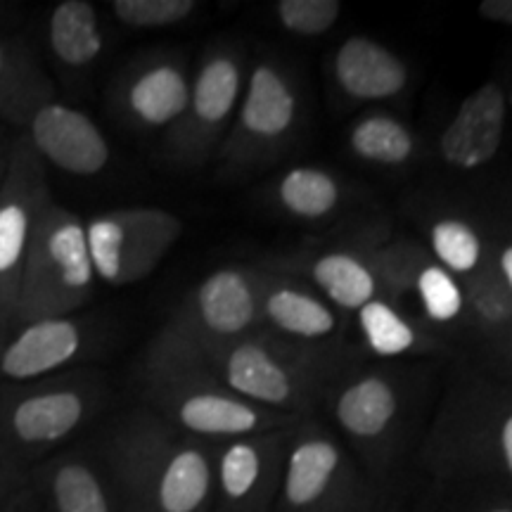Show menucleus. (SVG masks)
Instances as JSON below:
<instances>
[{
	"label": "nucleus",
	"instance_id": "f257e3e1",
	"mask_svg": "<svg viewBox=\"0 0 512 512\" xmlns=\"http://www.w3.org/2000/svg\"><path fill=\"white\" fill-rule=\"evenodd\" d=\"M93 280L86 221L50 197L24 259L15 328L41 318L72 316L91 297Z\"/></svg>",
	"mask_w": 512,
	"mask_h": 512
},
{
	"label": "nucleus",
	"instance_id": "f03ea898",
	"mask_svg": "<svg viewBox=\"0 0 512 512\" xmlns=\"http://www.w3.org/2000/svg\"><path fill=\"white\" fill-rule=\"evenodd\" d=\"M50 200L46 162L27 136H19L8 152L0 188V323L15 328L19 280L24 259L43 207Z\"/></svg>",
	"mask_w": 512,
	"mask_h": 512
},
{
	"label": "nucleus",
	"instance_id": "7ed1b4c3",
	"mask_svg": "<svg viewBox=\"0 0 512 512\" xmlns=\"http://www.w3.org/2000/svg\"><path fill=\"white\" fill-rule=\"evenodd\" d=\"M178 235L181 221L164 209H119L86 221L93 271L110 285H131L147 278Z\"/></svg>",
	"mask_w": 512,
	"mask_h": 512
},
{
	"label": "nucleus",
	"instance_id": "20e7f679",
	"mask_svg": "<svg viewBox=\"0 0 512 512\" xmlns=\"http://www.w3.org/2000/svg\"><path fill=\"white\" fill-rule=\"evenodd\" d=\"M24 136L43 162L72 176H95L110 162V145L93 119L57 100L34 112Z\"/></svg>",
	"mask_w": 512,
	"mask_h": 512
},
{
	"label": "nucleus",
	"instance_id": "39448f33",
	"mask_svg": "<svg viewBox=\"0 0 512 512\" xmlns=\"http://www.w3.org/2000/svg\"><path fill=\"white\" fill-rule=\"evenodd\" d=\"M83 347V330L72 316L19 325L0 351V380L34 382L72 363Z\"/></svg>",
	"mask_w": 512,
	"mask_h": 512
},
{
	"label": "nucleus",
	"instance_id": "423d86ee",
	"mask_svg": "<svg viewBox=\"0 0 512 512\" xmlns=\"http://www.w3.org/2000/svg\"><path fill=\"white\" fill-rule=\"evenodd\" d=\"M5 427L22 446L41 448L69 437L86 415V399L67 384H38L12 396L5 406Z\"/></svg>",
	"mask_w": 512,
	"mask_h": 512
},
{
	"label": "nucleus",
	"instance_id": "0eeeda50",
	"mask_svg": "<svg viewBox=\"0 0 512 512\" xmlns=\"http://www.w3.org/2000/svg\"><path fill=\"white\" fill-rule=\"evenodd\" d=\"M254 320V297L247 278L233 268L211 273L197 287L185 316L164 337L162 349L183 342L195 330L216 337L238 335Z\"/></svg>",
	"mask_w": 512,
	"mask_h": 512
},
{
	"label": "nucleus",
	"instance_id": "6e6552de",
	"mask_svg": "<svg viewBox=\"0 0 512 512\" xmlns=\"http://www.w3.org/2000/svg\"><path fill=\"white\" fill-rule=\"evenodd\" d=\"M505 98L496 83L467 95L441 136V155L458 169H477L496 155L503 140Z\"/></svg>",
	"mask_w": 512,
	"mask_h": 512
},
{
	"label": "nucleus",
	"instance_id": "1a4fd4ad",
	"mask_svg": "<svg viewBox=\"0 0 512 512\" xmlns=\"http://www.w3.org/2000/svg\"><path fill=\"white\" fill-rule=\"evenodd\" d=\"M335 74L344 93L358 100H387L406 86V67L392 50L370 38L354 36L335 57Z\"/></svg>",
	"mask_w": 512,
	"mask_h": 512
},
{
	"label": "nucleus",
	"instance_id": "9d476101",
	"mask_svg": "<svg viewBox=\"0 0 512 512\" xmlns=\"http://www.w3.org/2000/svg\"><path fill=\"white\" fill-rule=\"evenodd\" d=\"M55 100L53 81L24 43L0 36V121L27 128L36 110Z\"/></svg>",
	"mask_w": 512,
	"mask_h": 512
},
{
	"label": "nucleus",
	"instance_id": "9b49d317",
	"mask_svg": "<svg viewBox=\"0 0 512 512\" xmlns=\"http://www.w3.org/2000/svg\"><path fill=\"white\" fill-rule=\"evenodd\" d=\"M240 95V69L230 57L216 55L204 62L195 86H190V105L183 114V140L188 150H195L197 138L209 128L223 124L233 112Z\"/></svg>",
	"mask_w": 512,
	"mask_h": 512
},
{
	"label": "nucleus",
	"instance_id": "f8f14e48",
	"mask_svg": "<svg viewBox=\"0 0 512 512\" xmlns=\"http://www.w3.org/2000/svg\"><path fill=\"white\" fill-rule=\"evenodd\" d=\"M190 105V83L183 69L155 62L140 69L126 88V107L138 124L159 128L183 119Z\"/></svg>",
	"mask_w": 512,
	"mask_h": 512
},
{
	"label": "nucleus",
	"instance_id": "ddd939ff",
	"mask_svg": "<svg viewBox=\"0 0 512 512\" xmlns=\"http://www.w3.org/2000/svg\"><path fill=\"white\" fill-rule=\"evenodd\" d=\"M48 43L64 67L81 69L102 53L98 12L86 0H64L55 5L48 19Z\"/></svg>",
	"mask_w": 512,
	"mask_h": 512
},
{
	"label": "nucleus",
	"instance_id": "4468645a",
	"mask_svg": "<svg viewBox=\"0 0 512 512\" xmlns=\"http://www.w3.org/2000/svg\"><path fill=\"white\" fill-rule=\"evenodd\" d=\"M294 95L283 76L268 64L254 69L242 102V126L259 138L283 136L294 121Z\"/></svg>",
	"mask_w": 512,
	"mask_h": 512
},
{
	"label": "nucleus",
	"instance_id": "2eb2a0df",
	"mask_svg": "<svg viewBox=\"0 0 512 512\" xmlns=\"http://www.w3.org/2000/svg\"><path fill=\"white\" fill-rule=\"evenodd\" d=\"M226 382L238 394L264 403H283L290 399V377L264 349L256 344H240L226 358Z\"/></svg>",
	"mask_w": 512,
	"mask_h": 512
},
{
	"label": "nucleus",
	"instance_id": "dca6fc26",
	"mask_svg": "<svg viewBox=\"0 0 512 512\" xmlns=\"http://www.w3.org/2000/svg\"><path fill=\"white\" fill-rule=\"evenodd\" d=\"M209 463L195 448L169 458L157 482V505L162 512H195L209 494Z\"/></svg>",
	"mask_w": 512,
	"mask_h": 512
},
{
	"label": "nucleus",
	"instance_id": "f3484780",
	"mask_svg": "<svg viewBox=\"0 0 512 512\" xmlns=\"http://www.w3.org/2000/svg\"><path fill=\"white\" fill-rule=\"evenodd\" d=\"M396 413V396L387 382L380 377H366V380L351 384L339 396L337 418L342 427L356 437H375Z\"/></svg>",
	"mask_w": 512,
	"mask_h": 512
},
{
	"label": "nucleus",
	"instance_id": "a211bd4d",
	"mask_svg": "<svg viewBox=\"0 0 512 512\" xmlns=\"http://www.w3.org/2000/svg\"><path fill=\"white\" fill-rule=\"evenodd\" d=\"M178 420L197 434H245L256 427V413L247 403L214 392L185 396L178 403Z\"/></svg>",
	"mask_w": 512,
	"mask_h": 512
},
{
	"label": "nucleus",
	"instance_id": "6ab92c4d",
	"mask_svg": "<svg viewBox=\"0 0 512 512\" xmlns=\"http://www.w3.org/2000/svg\"><path fill=\"white\" fill-rule=\"evenodd\" d=\"M313 280L342 309H363L373 302L375 275L351 254H325L313 266Z\"/></svg>",
	"mask_w": 512,
	"mask_h": 512
},
{
	"label": "nucleus",
	"instance_id": "aec40b11",
	"mask_svg": "<svg viewBox=\"0 0 512 512\" xmlns=\"http://www.w3.org/2000/svg\"><path fill=\"white\" fill-rule=\"evenodd\" d=\"M337 448L328 441H309L292 453L287 470V498L294 505H309L323 494L337 467Z\"/></svg>",
	"mask_w": 512,
	"mask_h": 512
},
{
	"label": "nucleus",
	"instance_id": "412c9836",
	"mask_svg": "<svg viewBox=\"0 0 512 512\" xmlns=\"http://www.w3.org/2000/svg\"><path fill=\"white\" fill-rule=\"evenodd\" d=\"M55 512H110L105 489L88 465L79 460L60 463L50 475Z\"/></svg>",
	"mask_w": 512,
	"mask_h": 512
},
{
	"label": "nucleus",
	"instance_id": "4be33fe9",
	"mask_svg": "<svg viewBox=\"0 0 512 512\" xmlns=\"http://www.w3.org/2000/svg\"><path fill=\"white\" fill-rule=\"evenodd\" d=\"M266 313L280 330L299 337H325L335 328V316L330 309L297 290H278L271 294Z\"/></svg>",
	"mask_w": 512,
	"mask_h": 512
},
{
	"label": "nucleus",
	"instance_id": "5701e85b",
	"mask_svg": "<svg viewBox=\"0 0 512 512\" xmlns=\"http://www.w3.org/2000/svg\"><path fill=\"white\" fill-rule=\"evenodd\" d=\"M351 147L358 157L377 164H403L413 152V138L408 128L392 117L363 119L351 133Z\"/></svg>",
	"mask_w": 512,
	"mask_h": 512
},
{
	"label": "nucleus",
	"instance_id": "b1692460",
	"mask_svg": "<svg viewBox=\"0 0 512 512\" xmlns=\"http://www.w3.org/2000/svg\"><path fill=\"white\" fill-rule=\"evenodd\" d=\"M280 200L292 214L304 216V219H320L330 214L339 200V188L335 178L325 171L292 169L280 183Z\"/></svg>",
	"mask_w": 512,
	"mask_h": 512
},
{
	"label": "nucleus",
	"instance_id": "393cba45",
	"mask_svg": "<svg viewBox=\"0 0 512 512\" xmlns=\"http://www.w3.org/2000/svg\"><path fill=\"white\" fill-rule=\"evenodd\" d=\"M358 323H361L363 335L377 356H399L415 344L411 325L392 306L377 302V299L358 309Z\"/></svg>",
	"mask_w": 512,
	"mask_h": 512
},
{
	"label": "nucleus",
	"instance_id": "a878e982",
	"mask_svg": "<svg viewBox=\"0 0 512 512\" xmlns=\"http://www.w3.org/2000/svg\"><path fill=\"white\" fill-rule=\"evenodd\" d=\"M432 249L441 264L448 271L456 273H470L479 264V256H482V245H479L477 233L458 219H444L434 223Z\"/></svg>",
	"mask_w": 512,
	"mask_h": 512
},
{
	"label": "nucleus",
	"instance_id": "bb28decb",
	"mask_svg": "<svg viewBox=\"0 0 512 512\" xmlns=\"http://www.w3.org/2000/svg\"><path fill=\"white\" fill-rule=\"evenodd\" d=\"M197 5L192 0H117L114 17L133 29H164L188 19Z\"/></svg>",
	"mask_w": 512,
	"mask_h": 512
},
{
	"label": "nucleus",
	"instance_id": "cd10ccee",
	"mask_svg": "<svg viewBox=\"0 0 512 512\" xmlns=\"http://www.w3.org/2000/svg\"><path fill=\"white\" fill-rule=\"evenodd\" d=\"M427 316L437 323H448L463 309V292L451 273L441 266H425L415 280Z\"/></svg>",
	"mask_w": 512,
	"mask_h": 512
},
{
	"label": "nucleus",
	"instance_id": "c85d7f7f",
	"mask_svg": "<svg viewBox=\"0 0 512 512\" xmlns=\"http://www.w3.org/2000/svg\"><path fill=\"white\" fill-rule=\"evenodd\" d=\"M342 5L337 0H280L278 17L283 27L299 36L325 34L339 19Z\"/></svg>",
	"mask_w": 512,
	"mask_h": 512
},
{
	"label": "nucleus",
	"instance_id": "c756f323",
	"mask_svg": "<svg viewBox=\"0 0 512 512\" xmlns=\"http://www.w3.org/2000/svg\"><path fill=\"white\" fill-rule=\"evenodd\" d=\"M259 477V456L252 446L235 444L221 460V484L228 496L242 498Z\"/></svg>",
	"mask_w": 512,
	"mask_h": 512
},
{
	"label": "nucleus",
	"instance_id": "7c9ffc66",
	"mask_svg": "<svg viewBox=\"0 0 512 512\" xmlns=\"http://www.w3.org/2000/svg\"><path fill=\"white\" fill-rule=\"evenodd\" d=\"M470 302L475 311L489 323H503L512 316V292L508 285L491 273L475 278L470 283Z\"/></svg>",
	"mask_w": 512,
	"mask_h": 512
},
{
	"label": "nucleus",
	"instance_id": "2f4dec72",
	"mask_svg": "<svg viewBox=\"0 0 512 512\" xmlns=\"http://www.w3.org/2000/svg\"><path fill=\"white\" fill-rule=\"evenodd\" d=\"M479 15L491 19V22L512 24V0H486L479 5Z\"/></svg>",
	"mask_w": 512,
	"mask_h": 512
},
{
	"label": "nucleus",
	"instance_id": "473e14b6",
	"mask_svg": "<svg viewBox=\"0 0 512 512\" xmlns=\"http://www.w3.org/2000/svg\"><path fill=\"white\" fill-rule=\"evenodd\" d=\"M501 441H503V453H505V460H508V467H510V472H512V418H510L508 422H505Z\"/></svg>",
	"mask_w": 512,
	"mask_h": 512
},
{
	"label": "nucleus",
	"instance_id": "72a5a7b5",
	"mask_svg": "<svg viewBox=\"0 0 512 512\" xmlns=\"http://www.w3.org/2000/svg\"><path fill=\"white\" fill-rule=\"evenodd\" d=\"M501 271H503V278L505 283H508L510 292H512V247H508L501 256Z\"/></svg>",
	"mask_w": 512,
	"mask_h": 512
},
{
	"label": "nucleus",
	"instance_id": "f704fd0d",
	"mask_svg": "<svg viewBox=\"0 0 512 512\" xmlns=\"http://www.w3.org/2000/svg\"><path fill=\"white\" fill-rule=\"evenodd\" d=\"M5 166H8V157L0 159V188H3V178H5Z\"/></svg>",
	"mask_w": 512,
	"mask_h": 512
},
{
	"label": "nucleus",
	"instance_id": "c9c22d12",
	"mask_svg": "<svg viewBox=\"0 0 512 512\" xmlns=\"http://www.w3.org/2000/svg\"><path fill=\"white\" fill-rule=\"evenodd\" d=\"M5 328H3V323H0V351H3V347H5Z\"/></svg>",
	"mask_w": 512,
	"mask_h": 512
},
{
	"label": "nucleus",
	"instance_id": "e433bc0d",
	"mask_svg": "<svg viewBox=\"0 0 512 512\" xmlns=\"http://www.w3.org/2000/svg\"><path fill=\"white\" fill-rule=\"evenodd\" d=\"M494 512H510V510H494Z\"/></svg>",
	"mask_w": 512,
	"mask_h": 512
},
{
	"label": "nucleus",
	"instance_id": "4c0bfd02",
	"mask_svg": "<svg viewBox=\"0 0 512 512\" xmlns=\"http://www.w3.org/2000/svg\"><path fill=\"white\" fill-rule=\"evenodd\" d=\"M510 105H512V95H510Z\"/></svg>",
	"mask_w": 512,
	"mask_h": 512
}]
</instances>
